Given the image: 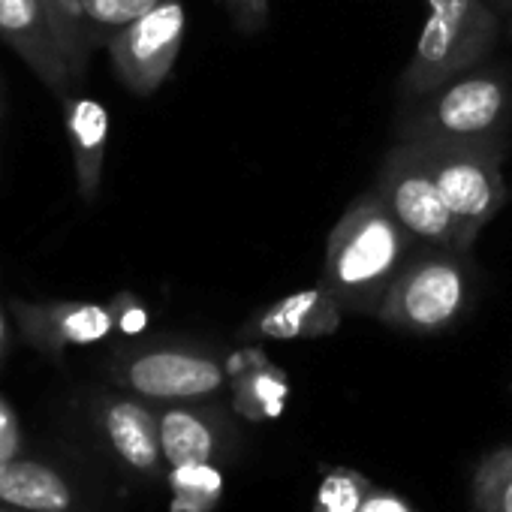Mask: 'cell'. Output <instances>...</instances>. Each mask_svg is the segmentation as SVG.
<instances>
[{
	"instance_id": "8",
	"label": "cell",
	"mask_w": 512,
	"mask_h": 512,
	"mask_svg": "<svg viewBox=\"0 0 512 512\" xmlns=\"http://www.w3.org/2000/svg\"><path fill=\"white\" fill-rule=\"evenodd\" d=\"M187 31L181 0H163L124 31H118L106 52L118 79L139 97H151L172 73Z\"/></svg>"
},
{
	"instance_id": "21",
	"label": "cell",
	"mask_w": 512,
	"mask_h": 512,
	"mask_svg": "<svg viewBox=\"0 0 512 512\" xmlns=\"http://www.w3.org/2000/svg\"><path fill=\"white\" fill-rule=\"evenodd\" d=\"M52 13V22L67 46V55H70V64H73V73H76V82L82 85V76L88 70V58H91V49L82 37V28H79V19H76V0H43Z\"/></svg>"
},
{
	"instance_id": "27",
	"label": "cell",
	"mask_w": 512,
	"mask_h": 512,
	"mask_svg": "<svg viewBox=\"0 0 512 512\" xmlns=\"http://www.w3.org/2000/svg\"><path fill=\"white\" fill-rule=\"evenodd\" d=\"M0 106H4V103H0Z\"/></svg>"
},
{
	"instance_id": "22",
	"label": "cell",
	"mask_w": 512,
	"mask_h": 512,
	"mask_svg": "<svg viewBox=\"0 0 512 512\" xmlns=\"http://www.w3.org/2000/svg\"><path fill=\"white\" fill-rule=\"evenodd\" d=\"M241 34H260L269 25V0H220Z\"/></svg>"
},
{
	"instance_id": "5",
	"label": "cell",
	"mask_w": 512,
	"mask_h": 512,
	"mask_svg": "<svg viewBox=\"0 0 512 512\" xmlns=\"http://www.w3.org/2000/svg\"><path fill=\"white\" fill-rule=\"evenodd\" d=\"M401 124V139L485 142L500 139L509 112V85L497 73H461L428 97Z\"/></svg>"
},
{
	"instance_id": "20",
	"label": "cell",
	"mask_w": 512,
	"mask_h": 512,
	"mask_svg": "<svg viewBox=\"0 0 512 512\" xmlns=\"http://www.w3.org/2000/svg\"><path fill=\"white\" fill-rule=\"evenodd\" d=\"M371 485L353 470H332L317 491V512H359Z\"/></svg>"
},
{
	"instance_id": "14",
	"label": "cell",
	"mask_w": 512,
	"mask_h": 512,
	"mask_svg": "<svg viewBox=\"0 0 512 512\" xmlns=\"http://www.w3.org/2000/svg\"><path fill=\"white\" fill-rule=\"evenodd\" d=\"M103 428L118 452L139 473H157L163 458L160 446V416L133 398H109L103 407Z\"/></svg>"
},
{
	"instance_id": "12",
	"label": "cell",
	"mask_w": 512,
	"mask_h": 512,
	"mask_svg": "<svg viewBox=\"0 0 512 512\" xmlns=\"http://www.w3.org/2000/svg\"><path fill=\"white\" fill-rule=\"evenodd\" d=\"M344 305L338 296L320 284L308 290H296L263 311H256L253 320L241 329L244 338L260 341H299V338H323L338 332Z\"/></svg>"
},
{
	"instance_id": "10",
	"label": "cell",
	"mask_w": 512,
	"mask_h": 512,
	"mask_svg": "<svg viewBox=\"0 0 512 512\" xmlns=\"http://www.w3.org/2000/svg\"><path fill=\"white\" fill-rule=\"evenodd\" d=\"M10 311L22 335L43 353L61 356L67 347L106 341L115 329L112 305L100 302H28L13 299Z\"/></svg>"
},
{
	"instance_id": "24",
	"label": "cell",
	"mask_w": 512,
	"mask_h": 512,
	"mask_svg": "<svg viewBox=\"0 0 512 512\" xmlns=\"http://www.w3.org/2000/svg\"><path fill=\"white\" fill-rule=\"evenodd\" d=\"M359 512H413L398 494H386V491H374L365 497V503L359 506Z\"/></svg>"
},
{
	"instance_id": "3",
	"label": "cell",
	"mask_w": 512,
	"mask_h": 512,
	"mask_svg": "<svg viewBox=\"0 0 512 512\" xmlns=\"http://www.w3.org/2000/svg\"><path fill=\"white\" fill-rule=\"evenodd\" d=\"M473 266L467 253L425 247L401 269L389 287L377 320L413 335H434L449 329L470 305Z\"/></svg>"
},
{
	"instance_id": "4",
	"label": "cell",
	"mask_w": 512,
	"mask_h": 512,
	"mask_svg": "<svg viewBox=\"0 0 512 512\" xmlns=\"http://www.w3.org/2000/svg\"><path fill=\"white\" fill-rule=\"evenodd\" d=\"M410 142L425 163L434 172V181L470 238L494 220V214L506 205L509 190L503 184V142L485 139V142H446V139H404Z\"/></svg>"
},
{
	"instance_id": "18",
	"label": "cell",
	"mask_w": 512,
	"mask_h": 512,
	"mask_svg": "<svg viewBox=\"0 0 512 512\" xmlns=\"http://www.w3.org/2000/svg\"><path fill=\"white\" fill-rule=\"evenodd\" d=\"M287 398V383L278 371L272 368H256L247 371L244 377H238L235 383V404L244 416L250 419H266V416H278Z\"/></svg>"
},
{
	"instance_id": "13",
	"label": "cell",
	"mask_w": 512,
	"mask_h": 512,
	"mask_svg": "<svg viewBox=\"0 0 512 512\" xmlns=\"http://www.w3.org/2000/svg\"><path fill=\"white\" fill-rule=\"evenodd\" d=\"M64 109V130L70 139L73 154V172H76V190L85 202H94L103 184V166H106V148H109V112L97 97L73 94Z\"/></svg>"
},
{
	"instance_id": "2",
	"label": "cell",
	"mask_w": 512,
	"mask_h": 512,
	"mask_svg": "<svg viewBox=\"0 0 512 512\" xmlns=\"http://www.w3.org/2000/svg\"><path fill=\"white\" fill-rule=\"evenodd\" d=\"M428 19L401 73V97L422 100L476 67L497 40V16L485 0H425Z\"/></svg>"
},
{
	"instance_id": "6",
	"label": "cell",
	"mask_w": 512,
	"mask_h": 512,
	"mask_svg": "<svg viewBox=\"0 0 512 512\" xmlns=\"http://www.w3.org/2000/svg\"><path fill=\"white\" fill-rule=\"evenodd\" d=\"M374 190L392 211V217L416 238L419 247L470 253V238L452 217L431 166L410 142L401 139L395 148H389L380 163Z\"/></svg>"
},
{
	"instance_id": "1",
	"label": "cell",
	"mask_w": 512,
	"mask_h": 512,
	"mask_svg": "<svg viewBox=\"0 0 512 512\" xmlns=\"http://www.w3.org/2000/svg\"><path fill=\"white\" fill-rule=\"evenodd\" d=\"M416 238L392 217L377 190H365L326 241V287L347 311L377 317L389 287L416 256Z\"/></svg>"
},
{
	"instance_id": "15",
	"label": "cell",
	"mask_w": 512,
	"mask_h": 512,
	"mask_svg": "<svg viewBox=\"0 0 512 512\" xmlns=\"http://www.w3.org/2000/svg\"><path fill=\"white\" fill-rule=\"evenodd\" d=\"M0 500L37 512H64L70 509V488L43 464L4 461L0 464Z\"/></svg>"
},
{
	"instance_id": "9",
	"label": "cell",
	"mask_w": 512,
	"mask_h": 512,
	"mask_svg": "<svg viewBox=\"0 0 512 512\" xmlns=\"http://www.w3.org/2000/svg\"><path fill=\"white\" fill-rule=\"evenodd\" d=\"M0 40L28 64L58 103L76 94L79 82L67 46L43 0H0Z\"/></svg>"
},
{
	"instance_id": "11",
	"label": "cell",
	"mask_w": 512,
	"mask_h": 512,
	"mask_svg": "<svg viewBox=\"0 0 512 512\" xmlns=\"http://www.w3.org/2000/svg\"><path fill=\"white\" fill-rule=\"evenodd\" d=\"M235 425L220 407L178 401L160 413V446L169 467L217 464L235 455Z\"/></svg>"
},
{
	"instance_id": "16",
	"label": "cell",
	"mask_w": 512,
	"mask_h": 512,
	"mask_svg": "<svg viewBox=\"0 0 512 512\" xmlns=\"http://www.w3.org/2000/svg\"><path fill=\"white\" fill-rule=\"evenodd\" d=\"M163 0H76V19L88 49L109 46V40L130 22L154 10Z\"/></svg>"
},
{
	"instance_id": "23",
	"label": "cell",
	"mask_w": 512,
	"mask_h": 512,
	"mask_svg": "<svg viewBox=\"0 0 512 512\" xmlns=\"http://www.w3.org/2000/svg\"><path fill=\"white\" fill-rule=\"evenodd\" d=\"M112 311H115V329L124 332V335H139L145 326H148V308L133 296V293H118L112 302Z\"/></svg>"
},
{
	"instance_id": "17",
	"label": "cell",
	"mask_w": 512,
	"mask_h": 512,
	"mask_svg": "<svg viewBox=\"0 0 512 512\" xmlns=\"http://www.w3.org/2000/svg\"><path fill=\"white\" fill-rule=\"evenodd\" d=\"M473 512H512V443L479 461L473 476Z\"/></svg>"
},
{
	"instance_id": "19",
	"label": "cell",
	"mask_w": 512,
	"mask_h": 512,
	"mask_svg": "<svg viewBox=\"0 0 512 512\" xmlns=\"http://www.w3.org/2000/svg\"><path fill=\"white\" fill-rule=\"evenodd\" d=\"M175 512H205L223 494V473L217 464H187L172 467Z\"/></svg>"
},
{
	"instance_id": "26",
	"label": "cell",
	"mask_w": 512,
	"mask_h": 512,
	"mask_svg": "<svg viewBox=\"0 0 512 512\" xmlns=\"http://www.w3.org/2000/svg\"><path fill=\"white\" fill-rule=\"evenodd\" d=\"M509 10H512V0H509ZM509 28H512V13H509Z\"/></svg>"
},
{
	"instance_id": "7",
	"label": "cell",
	"mask_w": 512,
	"mask_h": 512,
	"mask_svg": "<svg viewBox=\"0 0 512 512\" xmlns=\"http://www.w3.org/2000/svg\"><path fill=\"white\" fill-rule=\"evenodd\" d=\"M118 380L151 401H205L226 386V365L193 344H145L118 356Z\"/></svg>"
},
{
	"instance_id": "25",
	"label": "cell",
	"mask_w": 512,
	"mask_h": 512,
	"mask_svg": "<svg viewBox=\"0 0 512 512\" xmlns=\"http://www.w3.org/2000/svg\"><path fill=\"white\" fill-rule=\"evenodd\" d=\"M10 341H13V332H10V317H7L4 305H0V359H4V353L10 350Z\"/></svg>"
}]
</instances>
